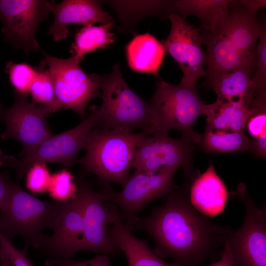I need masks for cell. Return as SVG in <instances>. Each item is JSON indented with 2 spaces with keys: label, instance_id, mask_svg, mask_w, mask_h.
Wrapping results in <instances>:
<instances>
[{
  "label": "cell",
  "instance_id": "obj_1",
  "mask_svg": "<svg viewBox=\"0 0 266 266\" xmlns=\"http://www.w3.org/2000/svg\"><path fill=\"white\" fill-rule=\"evenodd\" d=\"M128 229L147 233L161 258H172L180 266H196L224 247L232 230L211 223L192 205L187 187L167 195L165 202L146 216L126 219Z\"/></svg>",
  "mask_w": 266,
  "mask_h": 266
},
{
  "label": "cell",
  "instance_id": "obj_2",
  "mask_svg": "<svg viewBox=\"0 0 266 266\" xmlns=\"http://www.w3.org/2000/svg\"><path fill=\"white\" fill-rule=\"evenodd\" d=\"M263 24L256 12L234 0L209 32L199 30L206 47V79L239 67L255 69L256 49Z\"/></svg>",
  "mask_w": 266,
  "mask_h": 266
},
{
  "label": "cell",
  "instance_id": "obj_3",
  "mask_svg": "<svg viewBox=\"0 0 266 266\" xmlns=\"http://www.w3.org/2000/svg\"><path fill=\"white\" fill-rule=\"evenodd\" d=\"M149 130L138 133L122 130L93 129L84 148L85 156L76 161L87 173L96 175L101 182H112L124 186L132 168L136 147Z\"/></svg>",
  "mask_w": 266,
  "mask_h": 266
},
{
  "label": "cell",
  "instance_id": "obj_4",
  "mask_svg": "<svg viewBox=\"0 0 266 266\" xmlns=\"http://www.w3.org/2000/svg\"><path fill=\"white\" fill-rule=\"evenodd\" d=\"M89 76L102 91V103L100 106H96L97 127L131 132L136 128L149 130L153 133L149 102L130 88L122 77L119 63L113 66L110 74L92 73Z\"/></svg>",
  "mask_w": 266,
  "mask_h": 266
},
{
  "label": "cell",
  "instance_id": "obj_5",
  "mask_svg": "<svg viewBox=\"0 0 266 266\" xmlns=\"http://www.w3.org/2000/svg\"><path fill=\"white\" fill-rule=\"evenodd\" d=\"M62 202L45 201L25 192L16 183L4 203L0 207V233L7 239L20 236L24 250L39 249L47 228H52Z\"/></svg>",
  "mask_w": 266,
  "mask_h": 266
},
{
  "label": "cell",
  "instance_id": "obj_6",
  "mask_svg": "<svg viewBox=\"0 0 266 266\" xmlns=\"http://www.w3.org/2000/svg\"><path fill=\"white\" fill-rule=\"evenodd\" d=\"M156 85L155 93L149 102L153 134H168L170 130L176 129L198 144L201 134L194 132V126L198 117L202 114L205 104L196 86L182 82L175 85L161 79Z\"/></svg>",
  "mask_w": 266,
  "mask_h": 266
},
{
  "label": "cell",
  "instance_id": "obj_7",
  "mask_svg": "<svg viewBox=\"0 0 266 266\" xmlns=\"http://www.w3.org/2000/svg\"><path fill=\"white\" fill-rule=\"evenodd\" d=\"M90 113L75 128L57 135H51L31 153L17 159L9 155H2V165L15 169L21 179L35 164L54 163L66 169L76 162L79 151L84 148L90 131L98 126L96 106L90 108Z\"/></svg>",
  "mask_w": 266,
  "mask_h": 266
},
{
  "label": "cell",
  "instance_id": "obj_8",
  "mask_svg": "<svg viewBox=\"0 0 266 266\" xmlns=\"http://www.w3.org/2000/svg\"><path fill=\"white\" fill-rule=\"evenodd\" d=\"M143 139L137 145L132 168L153 174L160 169L182 166L186 178L191 183L200 174L194 172L193 154L195 143L182 135L173 138L166 133H155Z\"/></svg>",
  "mask_w": 266,
  "mask_h": 266
},
{
  "label": "cell",
  "instance_id": "obj_9",
  "mask_svg": "<svg viewBox=\"0 0 266 266\" xmlns=\"http://www.w3.org/2000/svg\"><path fill=\"white\" fill-rule=\"evenodd\" d=\"M236 195L246 207L243 224L228 234L229 245L234 266H266V205L257 206L240 185Z\"/></svg>",
  "mask_w": 266,
  "mask_h": 266
},
{
  "label": "cell",
  "instance_id": "obj_10",
  "mask_svg": "<svg viewBox=\"0 0 266 266\" xmlns=\"http://www.w3.org/2000/svg\"><path fill=\"white\" fill-rule=\"evenodd\" d=\"M43 59L51 75L56 100L61 108L71 109L83 120L89 102L101 98L100 89L80 67L74 57L61 59L44 52Z\"/></svg>",
  "mask_w": 266,
  "mask_h": 266
},
{
  "label": "cell",
  "instance_id": "obj_11",
  "mask_svg": "<svg viewBox=\"0 0 266 266\" xmlns=\"http://www.w3.org/2000/svg\"><path fill=\"white\" fill-rule=\"evenodd\" d=\"M179 167H165L153 174L135 169L121 191L101 192L103 198L105 201L112 202L120 208L123 219L136 216L149 202L179 188L173 181Z\"/></svg>",
  "mask_w": 266,
  "mask_h": 266
},
{
  "label": "cell",
  "instance_id": "obj_12",
  "mask_svg": "<svg viewBox=\"0 0 266 266\" xmlns=\"http://www.w3.org/2000/svg\"><path fill=\"white\" fill-rule=\"evenodd\" d=\"M13 94L15 100L11 107L5 108L0 103V120L6 127L0 137L2 141L14 139L19 141L23 147L20 155L23 157L53 134L46 119L51 112L43 105L37 106L15 91Z\"/></svg>",
  "mask_w": 266,
  "mask_h": 266
},
{
  "label": "cell",
  "instance_id": "obj_13",
  "mask_svg": "<svg viewBox=\"0 0 266 266\" xmlns=\"http://www.w3.org/2000/svg\"><path fill=\"white\" fill-rule=\"evenodd\" d=\"M49 4L45 0H0L4 41L25 54L41 49L35 33L39 23L48 18Z\"/></svg>",
  "mask_w": 266,
  "mask_h": 266
},
{
  "label": "cell",
  "instance_id": "obj_14",
  "mask_svg": "<svg viewBox=\"0 0 266 266\" xmlns=\"http://www.w3.org/2000/svg\"><path fill=\"white\" fill-rule=\"evenodd\" d=\"M77 193L83 210L82 251L108 256L116 255L120 250L110 240L108 233V225L114 221L116 205H106L102 193L96 191L89 182H80Z\"/></svg>",
  "mask_w": 266,
  "mask_h": 266
},
{
  "label": "cell",
  "instance_id": "obj_15",
  "mask_svg": "<svg viewBox=\"0 0 266 266\" xmlns=\"http://www.w3.org/2000/svg\"><path fill=\"white\" fill-rule=\"evenodd\" d=\"M171 22L169 34L161 42L166 52L175 60L183 72V83L195 85L205 76L206 54L198 30L177 13L168 17Z\"/></svg>",
  "mask_w": 266,
  "mask_h": 266
},
{
  "label": "cell",
  "instance_id": "obj_16",
  "mask_svg": "<svg viewBox=\"0 0 266 266\" xmlns=\"http://www.w3.org/2000/svg\"><path fill=\"white\" fill-rule=\"evenodd\" d=\"M52 229L39 249L42 253L49 258L71 259L82 251L83 210L77 192L74 198L62 202Z\"/></svg>",
  "mask_w": 266,
  "mask_h": 266
},
{
  "label": "cell",
  "instance_id": "obj_17",
  "mask_svg": "<svg viewBox=\"0 0 266 266\" xmlns=\"http://www.w3.org/2000/svg\"><path fill=\"white\" fill-rule=\"evenodd\" d=\"M49 10L54 14L48 33L55 41L67 37V26L79 24L84 27L97 23L107 24L114 22L110 14L103 9L100 2L91 0H65L60 3L50 2Z\"/></svg>",
  "mask_w": 266,
  "mask_h": 266
},
{
  "label": "cell",
  "instance_id": "obj_18",
  "mask_svg": "<svg viewBox=\"0 0 266 266\" xmlns=\"http://www.w3.org/2000/svg\"><path fill=\"white\" fill-rule=\"evenodd\" d=\"M228 198L226 186L211 163L192 183L189 191L190 202L205 216L213 217L223 212Z\"/></svg>",
  "mask_w": 266,
  "mask_h": 266
},
{
  "label": "cell",
  "instance_id": "obj_19",
  "mask_svg": "<svg viewBox=\"0 0 266 266\" xmlns=\"http://www.w3.org/2000/svg\"><path fill=\"white\" fill-rule=\"evenodd\" d=\"M114 221L108 229L110 240L123 251L129 266H180L176 262L167 263L159 257L145 241L135 237L121 220L117 206Z\"/></svg>",
  "mask_w": 266,
  "mask_h": 266
},
{
  "label": "cell",
  "instance_id": "obj_20",
  "mask_svg": "<svg viewBox=\"0 0 266 266\" xmlns=\"http://www.w3.org/2000/svg\"><path fill=\"white\" fill-rule=\"evenodd\" d=\"M263 108H251L241 101H226L217 99L204 105L202 114L206 116V131H231L245 133L250 117Z\"/></svg>",
  "mask_w": 266,
  "mask_h": 266
},
{
  "label": "cell",
  "instance_id": "obj_21",
  "mask_svg": "<svg viewBox=\"0 0 266 266\" xmlns=\"http://www.w3.org/2000/svg\"><path fill=\"white\" fill-rule=\"evenodd\" d=\"M125 51L131 69L152 74L160 78L158 71L166 51L161 42L155 37L148 33L138 34L128 43Z\"/></svg>",
  "mask_w": 266,
  "mask_h": 266
},
{
  "label": "cell",
  "instance_id": "obj_22",
  "mask_svg": "<svg viewBox=\"0 0 266 266\" xmlns=\"http://www.w3.org/2000/svg\"><path fill=\"white\" fill-rule=\"evenodd\" d=\"M254 71L252 68L239 67L223 72L206 81L217 95V99L241 101L250 106L254 95L251 80Z\"/></svg>",
  "mask_w": 266,
  "mask_h": 266
},
{
  "label": "cell",
  "instance_id": "obj_23",
  "mask_svg": "<svg viewBox=\"0 0 266 266\" xmlns=\"http://www.w3.org/2000/svg\"><path fill=\"white\" fill-rule=\"evenodd\" d=\"M234 0H174L176 12L186 19L189 15L197 16L201 22L200 29L211 31L219 19L226 14Z\"/></svg>",
  "mask_w": 266,
  "mask_h": 266
},
{
  "label": "cell",
  "instance_id": "obj_24",
  "mask_svg": "<svg viewBox=\"0 0 266 266\" xmlns=\"http://www.w3.org/2000/svg\"><path fill=\"white\" fill-rule=\"evenodd\" d=\"M115 22L102 24L99 26H87L76 33L71 45L70 52L72 57L80 63L85 55L101 48L103 49L112 44L115 41L113 33L110 32L115 26Z\"/></svg>",
  "mask_w": 266,
  "mask_h": 266
},
{
  "label": "cell",
  "instance_id": "obj_25",
  "mask_svg": "<svg viewBox=\"0 0 266 266\" xmlns=\"http://www.w3.org/2000/svg\"><path fill=\"white\" fill-rule=\"evenodd\" d=\"M197 144L206 153H236L249 151L251 139L241 132L205 130Z\"/></svg>",
  "mask_w": 266,
  "mask_h": 266
},
{
  "label": "cell",
  "instance_id": "obj_26",
  "mask_svg": "<svg viewBox=\"0 0 266 266\" xmlns=\"http://www.w3.org/2000/svg\"><path fill=\"white\" fill-rule=\"evenodd\" d=\"M43 60L35 67L36 74L29 91L34 103L45 106L51 112L58 111L60 107L55 97L53 81Z\"/></svg>",
  "mask_w": 266,
  "mask_h": 266
},
{
  "label": "cell",
  "instance_id": "obj_27",
  "mask_svg": "<svg viewBox=\"0 0 266 266\" xmlns=\"http://www.w3.org/2000/svg\"><path fill=\"white\" fill-rule=\"evenodd\" d=\"M5 71L15 92L26 98L36 74V69L26 63H15L9 61L6 64Z\"/></svg>",
  "mask_w": 266,
  "mask_h": 266
},
{
  "label": "cell",
  "instance_id": "obj_28",
  "mask_svg": "<svg viewBox=\"0 0 266 266\" xmlns=\"http://www.w3.org/2000/svg\"><path fill=\"white\" fill-rule=\"evenodd\" d=\"M77 190L73 176L65 169L51 175L47 192L54 201L63 202L74 198Z\"/></svg>",
  "mask_w": 266,
  "mask_h": 266
},
{
  "label": "cell",
  "instance_id": "obj_29",
  "mask_svg": "<svg viewBox=\"0 0 266 266\" xmlns=\"http://www.w3.org/2000/svg\"><path fill=\"white\" fill-rule=\"evenodd\" d=\"M254 95L266 93V28L263 24L256 49V60L252 76Z\"/></svg>",
  "mask_w": 266,
  "mask_h": 266
},
{
  "label": "cell",
  "instance_id": "obj_30",
  "mask_svg": "<svg viewBox=\"0 0 266 266\" xmlns=\"http://www.w3.org/2000/svg\"><path fill=\"white\" fill-rule=\"evenodd\" d=\"M26 174V187L29 191L34 194L47 192L51 174L45 164H35Z\"/></svg>",
  "mask_w": 266,
  "mask_h": 266
},
{
  "label": "cell",
  "instance_id": "obj_31",
  "mask_svg": "<svg viewBox=\"0 0 266 266\" xmlns=\"http://www.w3.org/2000/svg\"><path fill=\"white\" fill-rule=\"evenodd\" d=\"M0 251L11 262L14 266H34L28 258L27 251L18 249L10 241L0 233Z\"/></svg>",
  "mask_w": 266,
  "mask_h": 266
},
{
  "label": "cell",
  "instance_id": "obj_32",
  "mask_svg": "<svg viewBox=\"0 0 266 266\" xmlns=\"http://www.w3.org/2000/svg\"><path fill=\"white\" fill-rule=\"evenodd\" d=\"M110 260L108 256L99 254L93 259L84 261H76L71 259L48 258L45 262V266H110Z\"/></svg>",
  "mask_w": 266,
  "mask_h": 266
},
{
  "label": "cell",
  "instance_id": "obj_33",
  "mask_svg": "<svg viewBox=\"0 0 266 266\" xmlns=\"http://www.w3.org/2000/svg\"><path fill=\"white\" fill-rule=\"evenodd\" d=\"M266 108H262L248 119L245 131L253 139L266 131Z\"/></svg>",
  "mask_w": 266,
  "mask_h": 266
},
{
  "label": "cell",
  "instance_id": "obj_34",
  "mask_svg": "<svg viewBox=\"0 0 266 266\" xmlns=\"http://www.w3.org/2000/svg\"><path fill=\"white\" fill-rule=\"evenodd\" d=\"M15 182L10 179L8 170L0 172V207L10 195Z\"/></svg>",
  "mask_w": 266,
  "mask_h": 266
},
{
  "label": "cell",
  "instance_id": "obj_35",
  "mask_svg": "<svg viewBox=\"0 0 266 266\" xmlns=\"http://www.w3.org/2000/svg\"><path fill=\"white\" fill-rule=\"evenodd\" d=\"M250 152L260 157H265L266 155V131L258 137L251 139Z\"/></svg>",
  "mask_w": 266,
  "mask_h": 266
},
{
  "label": "cell",
  "instance_id": "obj_36",
  "mask_svg": "<svg viewBox=\"0 0 266 266\" xmlns=\"http://www.w3.org/2000/svg\"><path fill=\"white\" fill-rule=\"evenodd\" d=\"M209 266H234L228 243L225 242L220 259Z\"/></svg>",
  "mask_w": 266,
  "mask_h": 266
},
{
  "label": "cell",
  "instance_id": "obj_37",
  "mask_svg": "<svg viewBox=\"0 0 266 266\" xmlns=\"http://www.w3.org/2000/svg\"><path fill=\"white\" fill-rule=\"evenodd\" d=\"M242 1L248 8L256 12L266 6V1L264 0H243Z\"/></svg>",
  "mask_w": 266,
  "mask_h": 266
},
{
  "label": "cell",
  "instance_id": "obj_38",
  "mask_svg": "<svg viewBox=\"0 0 266 266\" xmlns=\"http://www.w3.org/2000/svg\"><path fill=\"white\" fill-rule=\"evenodd\" d=\"M1 266H14L10 260L0 251Z\"/></svg>",
  "mask_w": 266,
  "mask_h": 266
},
{
  "label": "cell",
  "instance_id": "obj_39",
  "mask_svg": "<svg viewBox=\"0 0 266 266\" xmlns=\"http://www.w3.org/2000/svg\"><path fill=\"white\" fill-rule=\"evenodd\" d=\"M2 155H2V152L0 150V166H2V163L1 161Z\"/></svg>",
  "mask_w": 266,
  "mask_h": 266
},
{
  "label": "cell",
  "instance_id": "obj_40",
  "mask_svg": "<svg viewBox=\"0 0 266 266\" xmlns=\"http://www.w3.org/2000/svg\"><path fill=\"white\" fill-rule=\"evenodd\" d=\"M0 266H1V261H0Z\"/></svg>",
  "mask_w": 266,
  "mask_h": 266
}]
</instances>
